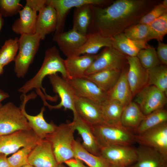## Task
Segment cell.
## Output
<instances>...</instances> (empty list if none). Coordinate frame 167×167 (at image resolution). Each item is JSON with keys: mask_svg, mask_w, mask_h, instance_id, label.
I'll use <instances>...</instances> for the list:
<instances>
[{"mask_svg": "<svg viewBox=\"0 0 167 167\" xmlns=\"http://www.w3.org/2000/svg\"><path fill=\"white\" fill-rule=\"evenodd\" d=\"M161 1L117 0L104 7L91 5L92 18L87 34L96 33L111 38L123 33L137 24L143 16Z\"/></svg>", "mask_w": 167, "mask_h": 167, "instance_id": "obj_1", "label": "cell"}, {"mask_svg": "<svg viewBox=\"0 0 167 167\" xmlns=\"http://www.w3.org/2000/svg\"><path fill=\"white\" fill-rule=\"evenodd\" d=\"M60 73L62 77L66 80L68 77L66 72L65 60L60 56L58 49L55 46H52L45 51V57L42 65L35 75L27 81L18 90L22 93L23 96L33 89L37 91L41 90L44 93L46 99L51 101L53 97L48 95L42 86V82L46 76Z\"/></svg>", "mask_w": 167, "mask_h": 167, "instance_id": "obj_2", "label": "cell"}, {"mask_svg": "<svg viewBox=\"0 0 167 167\" xmlns=\"http://www.w3.org/2000/svg\"><path fill=\"white\" fill-rule=\"evenodd\" d=\"M75 131L71 122L62 123L45 138L50 143L58 164L74 158Z\"/></svg>", "mask_w": 167, "mask_h": 167, "instance_id": "obj_3", "label": "cell"}, {"mask_svg": "<svg viewBox=\"0 0 167 167\" xmlns=\"http://www.w3.org/2000/svg\"><path fill=\"white\" fill-rule=\"evenodd\" d=\"M91 127L101 148L111 145H132L135 143L133 131L122 125L103 123Z\"/></svg>", "mask_w": 167, "mask_h": 167, "instance_id": "obj_4", "label": "cell"}, {"mask_svg": "<svg viewBox=\"0 0 167 167\" xmlns=\"http://www.w3.org/2000/svg\"><path fill=\"white\" fill-rule=\"evenodd\" d=\"M40 35L22 34L18 39L19 52L14 60V71L19 78H23L32 63L39 49Z\"/></svg>", "mask_w": 167, "mask_h": 167, "instance_id": "obj_5", "label": "cell"}, {"mask_svg": "<svg viewBox=\"0 0 167 167\" xmlns=\"http://www.w3.org/2000/svg\"><path fill=\"white\" fill-rule=\"evenodd\" d=\"M32 130L20 107L9 102L0 108V135Z\"/></svg>", "mask_w": 167, "mask_h": 167, "instance_id": "obj_6", "label": "cell"}, {"mask_svg": "<svg viewBox=\"0 0 167 167\" xmlns=\"http://www.w3.org/2000/svg\"><path fill=\"white\" fill-rule=\"evenodd\" d=\"M41 139L32 130H20L0 135V153L7 156L15 153L20 148L34 147Z\"/></svg>", "mask_w": 167, "mask_h": 167, "instance_id": "obj_7", "label": "cell"}, {"mask_svg": "<svg viewBox=\"0 0 167 167\" xmlns=\"http://www.w3.org/2000/svg\"><path fill=\"white\" fill-rule=\"evenodd\" d=\"M127 64L126 56L112 47H106L99 54L87 71L86 76L102 71L122 70Z\"/></svg>", "mask_w": 167, "mask_h": 167, "instance_id": "obj_8", "label": "cell"}, {"mask_svg": "<svg viewBox=\"0 0 167 167\" xmlns=\"http://www.w3.org/2000/svg\"><path fill=\"white\" fill-rule=\"evenodd\" d=\"M100 156L111 165L129 167L137 159L136 148L132 145H111L101 148Z\"/></svg>", "mask_w": 167, "mask_h": 167, "instance_id": "obj_9", "label": "cell"}, {"mask_svg": "<svg viewBox=\"0 0 167 167\" xmlns=\"http://www.w3.org/2000/svg\"><path fill=\"white\" fill-rule=\"evenodd\" d=\"M48 77L54 92L58 94L61 101L58 105H51L48 103L45 98H43L42 99L44 105L51 110L63 107L65 110H71L73 114L76 113L75 106L76 96L67 81L59 76L57 73L49 75Z\"/></svg>", "mask_w": 167, "mask_h": 167, "instance_id": "obj_10", "label": "cell"}, {"mask_svg": "<svg viewBox=\"0 0 167 167\" xmlns=\"http://www.w3.org/2000/svg\"><path fill=\"white\" fill-rule=\"evenodd\" d=\"M166 96L153 85H147L134 97V102L139 106L145 115L164 108L167 103Z\"/></svg>", "mask_w": 167, "mask_h": 167, "instance_id": "obj_11", "label": "cell"}, {"mask_svg": "<svg viewBox=\"0 0 167 167\" xmlns=\"http://www.w3.org/2000/svg\"><path fill=\"white\" fill-rule=\"evenodd\" d=\"M135 143L154 148L167 160V122L135 134Z\"/></svg>", "mask_w": 167, "mask_h": 167, "instance_id": "obj_12", "label": "cell"}, {"mask_svg": "<svg viewBox=\"0 0 167 167\" xmlns=\"http://www.w3.org/2000/svg\"><path fill=\"white\" fill-rule=\"evenodd\" d=\"M112 2L108 0H47L46 4L51 5L56 11L57 25L54 34H58L64 32L66 16L71 8L87 4L104 7Z\"/></svg>", "mask_w": 167, "mask_h": 167, "instance_id": "obj_13", "label": "cell"}, {"mask_svg": "<svg viewBox=\"0 0 167 167\" xmlns=\"http://www.w3.org/2000/svg\"><path fill=\"white\" fill-rule=\"evenodd\" d=\"M66 80L77 97L90 100L100 105L108 100L107 92L85 78Z\"/></svg>", "mask_w": 167, "mask_h": 167, "instance_id": "obj_14", "label": "cell"}, {"mask_svg": "<svg viewBox=\"0 0 167 167\" xmlns=\"http://www.w3.org/2000/svg\"><path fill=\"white\" fill-rule=\"evenodd\" d=\"M86 39L87 35H83L73 29L67 32L54 34L53 37V41L57 43L67 58L77 56Z\"/></svg>", "mask_w": 167, "mask_h": 167, "instance_id": "obj_15", "label": "cell"}, {"mask_svg": "<svg viewBox=\"0 0 167 167\" xmlns=\"http://www.w3.org/2000/svg\"><path fill=\"white\" fill-rule=\"evenodd\" d=\"M36 96L34 93H32L23 96V100L19 107L27 119L31 129L39 138L42 139H45L48 135L53 132L57 126L52 122L49 123L47 122L45 119L44 107L41 108L40 112L36 116L30 115L27 113L25 110L26 103L30 99L35 98Z\"/></svg>", "mask_w": 167, "mask_h": 167, "instance_id": "obj_16", "label": "cell"}, {"mask_svg": "<svg viewBox=\"0 0 167 167\" xmlns=\"http://www.w3.org/2000/svg\"><path fill=\"white\" fill-rule=\"evenodd\" d=\"M28 161L34 167H57L58 164L51 145L45 139L37 143L30 153Z\"/></svg>", "mask_w": 167, "mask_h": 167, "instance_id": "obj_17", "label": "cell"}, {"mask_svg": "<svg viewBox=\"0 0 167 167\" xmlns=\"http://www.w3.org/2000/svg\"><path fill=\"white\" fill-rule=\"evenodd\" d=\"M128 69L127 79L133 97L148 85L147 69L141 65L137 57L126 56Z\"/></svg>", "mask_w": 167, "mask_h": 167, "instance_id": "obj_18", "label": "cell"}, {"mask_svg": "<svg viewBox=\"0 0 167 167\" xmlns=\"http://www.w3.org/2000/svg\"><path fill=\"white\" fill-rule=\"evenodd\" d=\"M75 106L78 115L91 126L104 123L101 105L90 100L76 96Z\"/></svg>", "mask_w": 167, "mask_h": 167, "instance_id": "obj_19", "label": "cell"}, {"mask_svg": "<svg viewBox=\"0 0 167 167\" xmlns=\"http://www.w3.org/2000/svg\"><path fill=\"white\" fill-rule=\"evenodd\" d=\"M73 120L71 122L75 130L81 136L83 147L91 153L99 156L101 147L93 133L91 125L83 120L76 113L73 114Z\"/></svg>", "mask_w": 167, "mask_h": 167, "instance_id": "obj_20", "label": "cell"}, {"mask_svg": "<svg viewBox=\"0 0 167 167\" xmlns=\"http://www.w3.org/2000/svg\"><path fill=\"white\" fill-rule=\"evenodd\" d=\"M36 25V33L39 34L41 40L46 36L55 32L57 25L56 11L50 4H47L39 12Z\"/></svg>", "mask_w": 167, "mask_h": 167, "instance_id": "obj_21", "label": "cell"}, {"mask_svg": "<svg viewBox=\"0 0 167 167\" xmlns=\"http://www.w3.org/2000/svg\"><path fill=\"white\" fill-rule=\"evenodd\" d=\"M97 55L85 54L67 58L65 64L68 79L85 78L86 72Z\"/></svg>", "mask_w": 167, "mask_h": 167, "instance_id": "obj_22", "label": "cell"}, {"mask_svg": "<svg viewBox=\"0 0 167 167\" xmlns=\"http://www.w3.org/2000/svg\"><path fill=\"white\" fill-rule=\"evenodd\" d=\"M137 159L135 167H166L167 160L157 150L139 145L136 148Z\"/></svg>", "mask_w": 167, "mask_h": 167, "instance_id": "obj_23", "label": "cell"}, {"mask_svg": "<svg viewBox=\"0 0 167 167\" xmlns=\"http://www.w3.org/2000/svg\"><path fill=\"white\" fill-rule=\"evenodd\" d=\"M37 12L25 5L19 12V17L15 21L12 25L13 31L20 35L35 34Z\"/></svg>", "mask_w": 167, "mask_h": 167, "instance_id": "obj_24", "label": "cell"}, {"mask_svg": "<svg viewBox=\"0 0 167 167\" xmlns=\"http://www.w3.org/2000/svg\"><path fill=\"white\" fill-rule=\"evenodd\" d=\"M128 69L126 65L122 70L116 84L107 92L108 100L117 101L123 107L132 101L133 98L127 79Z\"/></svg>", "mask_w": 167, "mask_h": 167, "instance_id": "obj_25", "label": "cell"}, {"mask_svg": "<svg viewBox=\"0 0 167 167\" xmlns=\"http://www.w3.org/2000/svg\"><path fill=\"white\" fill-rule=\"evenodd\" d=\"M111 38L112 47L126 56L136 57L140 50L149 45L144 41L131 40L126 37L123 33L116 35Z\"/></svg>", "mask_w": 167, "mask_h": 167, "instance_id": "obj_26", "label": "cell"}, {"mask_svg": "<svg viewBox=\"0 0 167 167\" xmlns=\"http://www.w3.org/2000/svg\"><path fill=\"white\" fill-rule=\"evenodd\" d=\"M145 116L139 105L134 101H131L123 107L121 118V125L134 132Z\"/></svg>", "mask_w": 167, "mask_h": 167, "instance_id": "obj_27", "label": "cell"}, {"mask_svg": "<svg viewBox=\"0 0 167 167\" xmlns=\"http://www.w3.org/2000/svg\"><path fill=\"white\" fill-rule=\"evenodd\" d=\"M121 71L116 69L102 71L87 76L85 78L107 92L117 82Z\"/></svg>", "mask_w": 167, "mask_h": 167, "instance_id": "obj_28", "label": "cell"}, {"mask_svg": "<svg viewBox=\"0 0 167 167\" xmlns=\"http://www.w3.org/2000/svg\"><path fill=\"white\" fill-rule=\"evenodd\" d=\"M103 47H112L111 38L96 33L88 34L86 40L77 56L85 54L95 55Z\"/></svg>", "mask_w": 167, "mask_h": 167, "instance_id": "obj_29", "label": "cell"}, {"mask_svg": "<svg viewBox=\"0 0 167 167\" xmlns=\"http://www.w3.org/2000/svg\"><path fill=\"white\" fill-rule=\"evenodd\" d=\"M91 4L75 8L74 10L73 29L86 35L92 18Z\"/></svg>", "mask_w": 167, "mask_h": 167, "instance_id": "obj_30", "label": "cell"}, {"mask_svg": "<svg viewBox=\"0 0 167 167\" xmlns=\"http://www.w3.org/2000/svg\"><path fill=\"white\" fill-rule=\"evenodd\" d=\"M104 123L121 125V118L123 106L117 101L108 100L101 105Z\"/></svg>", "mask_w": 167, "mask_h": 167, "instance_id": "obj_31", "label": "cell"}, {"mask_svg": "<svg viewBox=\"0 0 167 167\" xmlns=\"http://www.w3.org/2000/svg\"><path fill=\"white\" fill-rule=\"evenodd\" d=\"M74 158L85 163L88 167H110L111 165L99 156L94 155L86 150L79 140L75 141Z\"/></svg>", "mask_w": 167, "mask_h": 167, "instance_id": "obj_32", "label": "cell"}, {"mask_svg": "<svg viewBox=\"0 0 167 167\" xmlns=\"http://www.w3.org/2000/svg\"><path fill=\"white\" fill-rule=\"evenodd\" d=\"M148 85L155 86L167 95V66L161 64L147 69Z\"/></svg>", "mask_w": 167, "mask_h": 167, "instance_id": "obj_33", "label": "cell"}, {"mask_svg": "<svg viewBox=\"0 0 167 167\" xmlns=\"http://www.w3.org/2000/svg\"><path fill=\"white\" fill-rule=\"evenodd\" d=\"M167 121L166 110L164 108L157 109L145 115L134 132L135 134L141 133Z\"/></svg>", "mask_w": 167, "mask_h": 167, "instance_id": "obj_34", "label": "cell"}, {"mask_svg": "<svg viewBox=\"0 0 167 167\" xmlns=\"http://www.w3.org/2000/svg\"><path fill=\"white\" fill-rule=\"evenodd\" d=\"M18 38L6 40L0 49V66L3 67L14 61L18 51Z\"/></svg>", "mask_w": 167, "mask_h": 167, "instance_id": "obj_35", "label": "cell"}, {"mask_svg": "<svg viewBox=\"0 0 167 167\" xmlns=\"http://www.w3.org/2000/svg\"><path fill=\"white\" fill-rule=\"evenodd\" d=\"M123 33L126 37L132 40L147 42L150 40L148 25L137 23L126 29Z\"/></svg>", "mask_w": 167, "mask_h": 167, "instance_id": "obj_36", "label": "cell"}, {"mask_svg": "<svg viewBox=\"0 0 167 167\" xmlns=\"http://www.w3.org/2000/svg\"><path fill=\"white\" fill-rule=\"evenodd\" d=\"M150 40L155 39L162 42L167 33V13L157 19L149 25Z\"/></svg>", "mask_w": 167, "mask_h": 167, "instance_id": "obj_37", "label": "cell"}, {"mask_svg": "<svg viewBox=\"0 0 167 167\" xmlns=\"http://www.w3.org/2000/svg\"><path fill=\"white\" fill-rule=\"evenodd\" d=\"M136 57L142 66L147 70L161 64L155 48L150 45L140 50Z\"/></svg>", "mask_w": 167, "mask_h": 167, "instance_id": "obj_38", "label": "cell"}, {"mask_svg": "<svg viewBox=\"0 0 167 167\" xmlns=\"http://www.w3.org/2000/svg\"><path fill=\"white\" fill-rule=\"evenodd\" d=\"M34 147L22 148L7 158L10 167H21L28 164L29 155Z\"/></svg>", "mask_w": 167, "mask_h": 167, "instance_id": "obj_39", "label": "cell"}, {"mask_svg": "<svg viewBox=\"0 0 167 167\" xmlns=\"http://www.w3.org/2000/svg\"><path fill=\"white\" fill-rule=\"evenodd\" d=\"M19 0H0V14L2 17L12 16L19 13L22 6Z\"/></svg>", "mask_w": 167, "mask_h": 167, "instance_id": "obj_40", "label": "cell"}, {"mask_svg": "<svg viewBox=\"0 0 167 167\" xmlns=\"http://www.w3.org/2000/svg\"><path fill=\"white\" fill-rule=\"evenodd\" d=\"M161 2L143 16L138 23L149 25L157 19L167 13V8L163 5Z\"/></svg>", "mask_w": 167, "mask_h": 167, "instance_id": "obj_41", "label": "cell"}, {"mask_svg": "<svg viewBox=\"0 0 167 167\" xmlns=\"http://www.w3.org/2000/svg\"><path fill=\"white\" fill-rule=\"evenodd\" d=\"M156 52L161 64L167 65V44L158 41Z\"/></svg>", "mask_w": 167, "mask_h": 167, "instance_id": "obj_42", "label": "cell"}, {"mask_svg": "<svg viewBox=\"0 0 167 167\" xmlns=\"http://www.w3.org/2000/svg\"><path fill=\"white\" fill-rule=\"evenodd\" d=\"M47 0H27L25 5H26L33 10L39 11L46 5Z\"/></svg>", "mask_w": 167, "mask_h": 167, "instance_id": "obj_43", "label": "cell"}, {"mask_svg": "<svg viewBox=\"0 0 167 167\" xmlns=\"http://www.w3.org/2000/svg\"><path fill=\"white\" fill-rule=\"evenodd\" d=\"M69 167H88L85 165L83 162L76 158H73L64 163Z\"/></svg>", "mask_w": 167, "mask_h": 167, "instance_id": "obj_44", "label": "cell"}, {"mask_svg": "<svg viewBox=\"0 0 167 167\" xmlns=\"http://www.w3.org/2000/svg\"><path fill=\"white\" fill-rule=\"evenodd\" d=\"M0 167H10L7 156L0 153Z\"/></svg>", "mask_w": 167, "mask_h": 167, "instance_id": "obj_45", "label": "cell"}, {"mask_svg": "<svg viewBox=\"0 0 167 167\" xmlns=\"http://www.w3.org/2000/svg\"><path fill=\"white\" fill-rule=\"evenodd\" d=\"M9 96L8 93L0 90V103L3 100L8 97Z\"/></svg>", "mask_w": 167, "mask_h": 167, "instance_id": "obj_46", "label": "cell"}, {"mask_svg": "<svg viewBox=\"0 0 167 167\" xmlns=\"http://www.w3.org/2000/svg\"><path fill=\"white\" fill-rule=\"evenodd\" d=\"M4 20L2 15L0 14V31L3 25Z\"/></svg>", "mask_w": 167, "mask_h": 167, "instance_id": "obj_47", "label": "cell"}, {"mask_svg": "<svg viewBox=\"0 0 167 167\" xmlns=\"http://www.w3.org/2000/svg\"><path fill=\"white\" fill-rule=\"evenodd\" d=\"M161 3L164 6L167 8V0L162 1L161 2Z\"/></svg>", "mask_w": 167, "mask_h": 167, "instance_id": "obj_48", "label": "cell"}, {"mask_svg": "<svg viewBox=\"0 0 167 167\" xmlns=\"http://www.w3.org/2000/svg\"><path fill=\"white\" fill-rule=\"evenodd\" d=\"M57 167H66L63 163L58 164Z\"/></svg>", "mask_w": 167, "mask_h": 167, "instance_id": "obj_49", "label": "cell"}, {"mask_svg": "<svg viewBox=\"0 0 167 167\" xmlns=\"http://www.w3.org/2000/svg\"><path fill=\"white\" fill-rule=\"evenodd\" d=\"M3 68L0 66V75L2 74L3 72Z\"/></svg>", "mask_w": 167, "mask_h": 167, "instance_id": "obj_50", "label": "cell"}, {"mask_svg": "<svg viewBox=\"0 0 167 167\" xmlns=\"http://www.w3.org/2000/svg\"><path fill=\"white\" fill-rule=\"evenodd\" d=\"M21 167H34L30 165L29 164H28L25 165H24Z\"/></svg>", "mask_w": 167, "mask_h": 167, "instance_id": "obj_51", "label": "cell"}, {"mask_svg": "<svg viewBox=\"0 0 167 167\" xmlns=\"http://www.w3.org/2000/svg\"><path fill=\"white\" fill-rule=\"evenodd\" d=\"M110 167H118L116 166L113 165H111Z\"/></svg>", "mask_w": 167, "mask_h": 167, "instance_id": "obj_52", "label": "cell"}, {"mask_svg": "<svg viewBox=\"0 0 167 167\" xmlns=\"http://www.w3.org/2000/svg\"><path fill=\"white\" fill-rule=\"evenodd\" d=\"M2 104L1 103H0V108L2 106Z\"/></svg>", "mask_w": 167, "mask_h": 167, "instance_id": "obj_53", "label": "cell"}, {"mask_svg": "<svg viewBox=\"0 0 167 167\" xmlns=\"http://www.w3.org/2000/svg\"><path fill=\"white\" fill-rule=\"evenodd\" d=\"M134 167V166H133V165H132V166H130V167Z\"/></svg>", "mask_w": 167, "mask_h": 167, "instance_id": "obj_54", "label": "cell"}, {"mask_svg": "<svg viewBox=\"0 0 167 167\" xmlns=\"http://www.w3.org/2000/svg\"></svg>", "mask_w": 167, "mask_h": 167, "instance_id": "obj_55", "label": "cell"}]
</instances>
